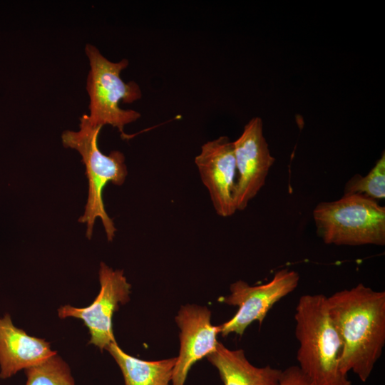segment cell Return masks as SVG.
<instances>
[{
    "label": "cell",
    "mask_w": 385,
    "mask_h": 385,
    "mask_svg": "<svg viewBox=\"0 0 385 385\" xmlns=\"http://www.w3.org/2000/svg\"><path fill=\"white\" fill-rule=\"evenodd\" d=\"M278 385H312L297 366L282 371Z\"/></svg>",
    "instance_id": "16"
},
{
    "label": "cell",
    "mask_w": 385,
    "mask_h": 385,
    "mask_svg": "<svg viewBox=\"0 0 385 385\" xmlns=\"http://www.w3.org/2000/svg\"><path fill=\"white\" fill-rule=\"evenodd\" d=\"M206 357L217 368L224 385L279 384L282 370L252 365L242 349L230 350L218 342Z\"/></svg>",
    "instance_id": "12"
},
{
    "label": "cell",
    "mask_w": 385,
    "mask_h": 385,
    "mask_svg": "<svg viewBox=\"0 0 385 385\" xmlns=\"http://www.w3.org/2000/svg\"><path fill=\"white\" fill-rule=\"evenodd\" d=\"M317 235L325 244L385 245V207L358 194L319 203L313 210Z\"/></svg>",
    "instance_id": "4"
},
{
    "label": "cell",
    "mask_w": 385,
    "mask_h": 385,
    "mask_svg": "<svg viewBox=\"0 0 385 385\" xmlns=\"http://www.w3.org/2000/svg\"><path fill=\"white\" fill-rule=\"evenodd\" d=\"M85 51L90 64L86 81L90 98L89 122L96 126L111 125L117 128L125 138V125L137 120L141 115L136 111L119 107L120 101L131 103L142 97L137 83H125L120 78L121 71L128 67L129 61L125 58L118 62L111 61L90 43L86 44Z\"/></svg>",
    "instance_id": "5"
},
{
    "label": "cell",
    "mask_w": 385,
    "mask_h": 385,
    "mask_svg": "<svg viewBox=\"0 0 385 385\" xmlns=\"http://www.w3.org/2000/svg\"><path fill=\"white\" fill-rule=\"evenodd\" d=\"M102 126L91 124L88 115L80 118L78 131L65 130L62 143L65 148L76 150L86 166L88 181V195L83 215L78 222L87 223L86 237L91 238L96 219L100 217L108 241H112L116 228L113 220L108 215L103 201V190L108 183L115 185L124 183L128 175L124 155L118 150L103 154L98 145V137Z\"/></svg>",
    "instance_id": "3"
},
{
    "label": "cell",
    "mask_w": 385,
    "mask_h": 385,
    "mask_svg": "<svg viewBox=\"0 0 385 385\" xmlns=\"http://www.w3.org/2000/svg\"><path fill=\"white\" fill-rule=\"evenodd\" d=\"M233 145L237 169L234 202L237 210H243L265 185L275 160L270 153L259 117L245 125Z\"/></svg>",
    "instance_id": "8"
},
{
    "label": "cell",
    "mask_w": 385,
    "mask_h": 385,
    "mask_svg": "<svg viewBox=\"0 0 385 385\" xmlns=\"http://www.w3.org/2000/svg\"><path fill=\"white\" fill-rule=\"evenodd\" d=\"M195 163L216 213L223 217L234 215L237 169L233 142L227 136L206 142Z\"/></svg>",
    "instance_id": "9"
},
{
    "label": "cell",
    "mask_w": 385,
    "mask_h": 385,
    "mask_svg": "<svg viewBox=\"0 0 385 385\" xmlns=\"http://www.w3.org/2000/svg\"><path fill=\"white\" fill-rule=\"evenodd\" d=\"M100 291L93 302L86 307L69 304L58 309L60 319L73 317L81 319L91 335L88 344H93L102 351L111 343L116 342L113 330V315L130 300L131 285L123 270H113L104 262L99 269Z\"/></svg>",
    "instance_id": "6"
},
{
    "label": "cell",
    "mask_w": 385,
    "mask_h": 385,
    "mask_svg": "<svg viewBox=\"0 0 385 385\" xmlns=\"http://www.w3.org/2000/svg\"><path fill=\"white\" fill-rule=\"evenodd\" d=\"M24 373L26 385H76L69 366L58 354Z\"/></svg>",
    "instance_id": "14"
},
{
    "label": "cell",
    "mask_w": 385,
    "mask_h": 385,
    "mask_svg": "<svg viewBox=\"0 0 385 385\" xmlns=\"http://www.w3.org/2000/svg\"><path fill=\"white\" fill-rule=\"evenodd\" d=\"M327 304L342 343L341 371L366 382L385 345V292L359 283L327 297Z\"/></svg>",
    "instance_id": "1"
},
{
    "label": "cell",
    "mask_w": 385,
    "mask_h": 385,
    "mask_svg": "<svg viewBox=\"0 0 385 385\" xmlns=\"http://www.w3.org/2000/svg\"><path fill=\"white\" fill-rule=\"evenodd\" d=\"M358 194L377 200L385 197V155L365 176L353 175L345 184L344 195Z\"/></svg>",
    "instance_id": "15"
},
{
    "label": "cell",
    "mask_w": 385,
    "mask_h": 385,
    "mask_svg": "<svg viewBox=\"0 0 385 385\" xmlns=\"http://www.w3.org/2000/svg\"><path fill=\"white\" fill-rule=\"evenodd\" d=\"M123 374L125 385H169L172 381L176 357L158 361H144L123 351L117 342L106 349Z\"/></svg>",
    "instance_id": "13"
},
{
    "label": "cell",
    "mask_w": 385,
    "mask_h": 385,
    "mask_svg": "<svg viewBox=\"0 0 385 385\" xmlns=\"http://www.w3.org/2000/svg\"><path fill=\"white\" fill-rule=\"evenodd\" d=\"M299 369L312 385H351L340 369L342 343L330 317L327 297L304 294L296 306Z\"/></svg>",
    "instance_id": "2"
},
{
    "label": "cell",
    "mask_w": 385,
    "mask_h": 385,
    "mask_svg": "<svg viewBox=\"0 0 385 385\" xmlns=\"http://www.w3.org/2000/svg\"><path fill=\"white\" fill-rule=\"evenodd\" d=\"M210 311L205 307L183 306L175 317L180 329V348L173 369V385H184L191 366L212 352L218 343V326L210 322Z\"/></svg>",
    "instance_id": "10"
},
{
    "label": "cell",
    "mask_w": 385,
    "mask_h": 385,
    "mask_svg": "<svg viewBox=\"0 0 385 385\" xmlns=\"http://www.w3.org/2000/svg\"><path fill=\"white\" fill-rule=\"evenodd\" d=\"M57 354L43 339L16 327L11 315L0 317V378L6 379L21 370L36 366Z\"/></svg>",
    "instance_id": "11"
},
{
    "label": "cell",
    "mask_w": 385,
    "mask_h": 385,
    "mask_svg": "<svg viewBox=\"0 0 385 385\" xmlns=\"http://www.w3.org/2000/svg\"><path fill=\"white\" fill-rule=\"evenodd\" d=\"M299 281L296 271L282 269L263 284L251 286L242 280L231 284L230 294L222 302L238 309L233 317L218 326L220 334L222 337L231 333L242 336L253 322L257 321L261 325L270 309L292 292Z\"/></svg>",
    "instance_id": "7"
}]
</instances>
